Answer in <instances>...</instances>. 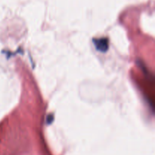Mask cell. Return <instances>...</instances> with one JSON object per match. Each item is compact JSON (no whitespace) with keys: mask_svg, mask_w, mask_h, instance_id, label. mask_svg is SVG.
<instances>
[{"mask_svg":"<svg viewBox=\"0 0 155 155\" xmlns=\"http://www.w3.org/2000/svg\"><path fill=\"white\" fill-rule=\"evenodd\" d=\"M47 120H48V124H50L51 122H53V115H48V117H47Z\"/></svg>","mask_w":155,"mask_h":155,"instance_id":"cell-2","label":"cell"},{"mask_svg":"<svg viewBox=\"0 0 155 155\" xmlns=\"http://www.w3.org/2000/svg\"><path fill=\"white\" fill-rule=\"evenodd\" d=\"M93 43L95 46V48L100 52L105 53L108 50V40L107 38H99V39H94Z\"/></svg>","mask_w":155,"mask_h":155,"instance_id":"cell-1","label":"cell"}]
</instances>
